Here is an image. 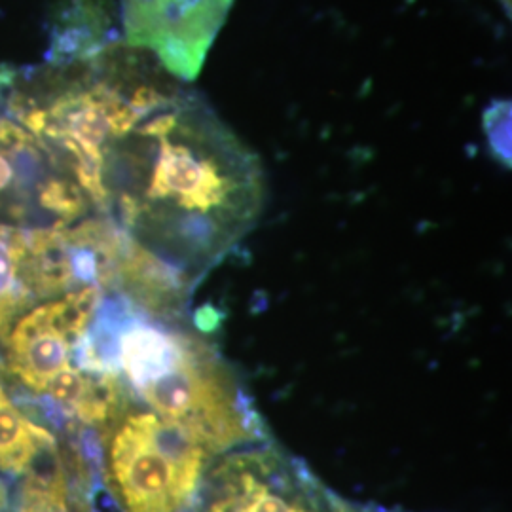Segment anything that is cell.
Listing matches in <instances>:
<instances>
[{
  "mask_svg": "<svg viewBox=\"0 0 512 512\" xmlns=\"http://www.w3.org/2000/svg\"><path fill=\"white\" fill-rule=\"evenodd\" d=\"M103 181L110 219L190 287L251 234L264 207L255 152L173 76L110 133Z\"/></svg>",
  "mask_w": 512,
  "mask_h": 512,
  "instance_id": "6da1fadb",
  "label": "cell"
},
{
  "mask_svg": "<svg viewBox=\"0 0 512 512\" xmlns=\"http://www.w3.org/2000/svg\"><path fill=\"white\" fill-rule=\"evenodd\" d=\"M164 321L122 311L116 330V366L129 393L160 418L192 431L215 452L268 439L247 391L215 348Z\"/></svg>",
  "mask_w": 512,
  "mask_h": 512,
  "instance_id": "7a4b0ae2",
  "label": "cell"
},
{
  "mask_svg": "<svg viewBox=\"0 0 512 512\" xmlns=\"http://www.w3.org/2000/svg\"><path fill=\"white\" fill-rule=\"evenodd\" d=\"M215 458L192 431L131 399L99 431L95 465L120 512H190Z\"/></svg>",
  "mask_w": 512,
  "mask_h": 512,
  "instance_id": "3957f363",
  "label": "cell"
},
{
  "mask_svg": "<svg viewBox=\"0 0 512 512\" xmlns=\"http://www.w3.org/2000/svg\"><path fill=\"white\" fill-rule=\"evenodd\" d=\"M234 0H118L124 44L152 57L165 73L192 82Z\"/></svg>",
  "mask_w": 512,
  "mask_h": 512,
  "instance_id": "277c9868",
  "label": "cell"
},
{
  "mask_svg": "<svg viewBox=\"0 0 512 512\" xmlns=\"http://www.w3.org/2000/svg\"><path fill=\"white\" fill-rule=\"evenodd\" d=\"M88 334V323L67 296L27 311L12 327L4 359L10 374L29 391L44 395L55 376L73 365L74 349Z\"/></svg>",
  "mask_w": 512,
  "mask_h": 512,
  "instance_id": "5b68a950",
  "label": "cell"
},
{
  "mask_svg": "<svg viewBox=\"0 0 512 512\" xmlns=\"http://www.w3.org/2000/svg\"><path fill=\"white\" fill-rule=\"evenodd\" d=\"M6 512H95L93 463L80 448L54 452L29 471Z\"/></svg>",
  "mask_w": 512,
  "mask_h": 512,
  "instance_id": "8992f818",
  "label": "cell"
},
{
  "mask_svg": "<svg viewBox=\"0 0 512 512\" xmlns=\"http://www.w3.org/2000/svg\"><path fill=\"white\" fill-rule=\"evenodd\" d=\"M29 228L33 226L0 220V338L38 300L31 285Z\"/></svg>",
  "mask_w": 512,
  "mask_h": 512,
  "instance_id": "52a82bcc",
  "label": "cell"
},
{
  "mask_svg": "<svg viewBox=\"0 0 512 512\" xmlns=\"http://www.w3.org/2000/svg\"><path fill=\"white\" fill-rule=\"evenodd\" d=\"M57 448L54 433L19 412L0 385V473L27 475Z\"/></svg>",
  "mask_w": 512,
  "mask_h": 512,
  "instance_id": "ba28073f",
  "label": "cell"
},
{
  "mask_svg": "<svg viewBox=\"0 0 512 512\" xmlns=\"http://www.w3.org/2000/svg\"><path fill=\"white\" fill-rule=\"evenodd\" d=\"M484 133L503 164H511V101L495 99L484 110Z\"/></svg>",
  "mask_w": 512,
  "mask_h": 512,
  "instance_id": "9c48e42d",
  "label": "cell"
},
{
  "mask_svg": "<svg viewBox=\"0 0 512 512\" xmlns=\"http://www.w3.org/2000/svg\"><path fill=\"white\" fill-rule=\"evenodd\" d=\"M363 512H391V511H384V509H378V507H366L363 509Z\"/></svg>",
  "mask_w": 512,
  "mask_h": 512,
  "instance_id": "30bf717a",
  "label": "cell"
},
{
  "mask_svg": "<svg viewBox=\"0 0 512 512\" xmlns=\"http://www.w3.org/2000/svg\"><path fill=\"white\" fill-rule=\"evenodd\" d=\"M505 8H507V12H511V0H499Z\"/></svg>",
  "mask_w": 512,
  "mask_h": 512,
  "instance_id": "8fae6325",
  "label": "cell"
}]
</instances>
